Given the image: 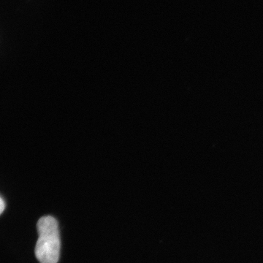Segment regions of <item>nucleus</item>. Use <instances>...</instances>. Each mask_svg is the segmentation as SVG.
<instances>
[{
	"mask_svg": "<svg viewBox=\"0 0 263 263\" xmlns=\"http://www.w3.org/2000/svg\"><path fill=\"white\" fill-rule=\"evenodd\" d=\"M5 209V202L4 200L0 197V215L3 214Z\"/></svg>",
	"mask_w": 263,
	"mask_h": 263,
	"instance_id": "obj_2",
	"label": "nucleus"
},
{
	"mask_svg": "<svg viewBox=\"0 0 263 263\" xmlns=\"http://www.w3.org/2000/svg\"><path fill=\"white\" fill-rule=\"evenodd\" d=\"M38 240L35 255L41 263H57L60 258V238L58 222L51 216H43L37 224Z\"/></svg>",
	"mask_w": 263,
	"mask_h": 263,
	"instance_id": "obj_1",
	"label": "nucleus"
}]
</instances>
